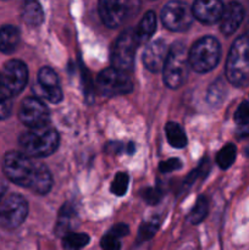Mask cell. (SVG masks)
<instances>
[{
    "instance_id": "1",
    "label": "cell",
    "mask_w": 249,
    "mask_h": 250,
    "mask_svg": "<svg viewBox=\"0 0 249 250\" xmlns=\"http://www.w3.org/2000/svg\"><path fill=\"white\" fill-rule=\"evenodd\" d=\"M5 176L15 185L43 195L51 189L53 177L43 163L29 158L21 151H9L2 160Z\"/></svg>"
},
{
    "instance_id": "2",
    "label": "cell",
    "mask_w": 249,
    "mask_h": 250,
    "mask_svg": "<svg viewBox=\"0 0 249 250\" xmlns=\"http://www.w3.org/2000/svg\"><path fill=\"white\" fill-rule=\"evenodd\" d=\"M60 137L58 131L49 125L41 128L23 132L19 139L21 153L33 159L46 158L58 149Z\"/></svg>"
},
{
    "instance_id": "3",
    "label": "cell",
    "mask_w": 249,
    "mask_h": 250,
    "mask_svg": "<svg viewBox=\"0 0 249 250\" xmlns=\"http://www.w3.org/2000/svg\"><path fill=\"white\" fill-rule=\"evenodd\" d=\"M227 80L236 87L249 85V37H238L229 49L226 62Z\"/></svg>"
},
{
    "instance_id": "4",
    "label": "cell",
    "mask_w": 249,
    "mask_h": 250,
    "mask_svg": "<svg viewBox=\"0 0 249 250\" xmlns=\"http://www.w3.org/2000/svg\"><path fill=\"white\" fill-rule=\"evenodd\" d=\"M189 51L181 42L173 44L168 50L164 66V82L171 89H178L186 83L189 72Z\"/></svg>"
},
{
    "instance_id": "5",
    "label": "cell",
    "mask_w": 249,
    "mask_h": 250,
    "mask_svg": "<svg viewBox=\"0 0 249 250\" xmlns=\"http://www.w3.org/2000/svg\"><path fill=\"white\" fill-rule=\"evenodd\" d=\"M221 56V46L214 37L198 39L189 50V65L195 72L205 73L216 67Z\"/></svg>"
},
{
    "instance_id": "6",
    "label": "cell",
    "mask_w": 249,
    "mask_h": 250,
    "mask_svg": "<svg viewBox=\"0 0 249 250\" xmlns=\"http://www.w3.org/2000/svg\"><path fill=\"white\" fill-rule=\"evenodd\" d=\"M139 46L133 29H126L117 37L111 54V61L114 68L124 72L132 70L134 63L136 50Z\"/></svg>"
},
{
    "instance_id": "7",
    "label": "cell",
    "mask_w": 249,
    "mask_h": 250,
    "mask_svg": "<svg viewBox=\"0 0 249 250\" xmlns=\"http://www.w3.org/2000/svg\"><path fill=\"white\" fill-rule=\"evenodd\" d=\"M28 214V203L21 194H10L0 203V226L15 229L21 226Z\"/></svg>"
},
{
    "instance_id": "8",
    "label": "cell",
    "mask_w": 249,
    "mask_h": 250,
    "mask_svg": "<svg viewBox=\"0 0 249 250\" xmlns=\"http://www.w3.org/2000/svg\"><path fill=\"white\" fill-rule=\"evenodd\" d=\"M97 87L100 94L105 97H116L127 94L133 88L131 77L128 73L116 68H105L98 75Z\"/></svg>"
},
{
    "instance_id": "9",
    "label": "cell",
    "mask_w": 249,
    "mask_h": 250,
    "mask_svg": "<svg viewBox=\"0 0 249 250\" xmlns=\"http://www.w3.org/2000/svg\"><path fill=\"white\" fill-rule=\"evenodd\" d=\"M193 12L189 5L183 1L167 2L161 10V21L164 26L173 32H185L192 26Z\"/></svg>"
},
{
    "instance_id": "10",
    "label": "cell",
    "mask_w": 249,
    "mask_h": 250,
    "mask_svg": "<svg viewBox=\"0 0 249 250\" xmlns=\"http://www.w3.org/2000/svg\"><path fill=\"white\" fill-rule=\"evenodd\" d=\"M28 81V70L21 60H10L4 65L0 75V87L15 97L24 89Z\"/></svg>"
},
{
    "instance_id": "11",
    "label": "cell",
    "mask_w": 249,
    "mask_h": 250,
    "mask_svg": "<svg viewBox=\"0 0 249 250\" xmlns=\"http://www.w3.org/2000/svg\"><path fill=\"white\" fill-rule=\"evenodd\" d=\"M19 117L22 124L29 129L41 128L49 124L50 112L42 100L37 98H27L20 106Z\"/></svg>"
},
{
    "instance_id": "12",
    "label": "cell",
    "mask_w": 249,
    "mask_h": 250,
    "mask_svg": "<svg viewBox=\"0 0 249 250\" xmlns=\"http://www.w3.org/2000/svg\"><path fill=\"white\" fill-rule=\"evenodd\" d=\"M132 6H134V2L102 0L99 1V15L105 26L116 28L126 21L131 14Z\"/></svg>"
},
{
    "instance_id": "13",
    "label": "cell",
    "mask_w": 249,
    "mask_h": 250,
    "mask_svg": "<svg viewBox=\"0 0 249 250\" xmlns=\"http://www.w3.org/2000/svg\"><path fill=\"white\" fill-rule=\"evenodd\" d=\"M41 97L45 98L48 102L60 103L62 100V90L60 87V81L55 71L50 67H42L38 72V84L34 87Z\"/></svg>"
},
{
    "instance_id": "14",
    "label": "cell",
    "mask_w": 249,
    "mask_h": 250,
    "mask_svg": "<svg viewBox=\"0 0 249 250\" xmlns=\"http://www.w3.org/2000/svg\"><path fill=\"white\" fill-rule=\"evenodd\" d=\"M168 50L170 48L167 46L164 39H156L151 42L150 44L146 45L143 53V63L150 72H159L164 68L167 59Z\"/></svg>"
},
{
    "instance_id": "15",
    "label": "cell",
    "mask_w": 249,
    "mask_h": 250,
    "mask_svg": "<svg viewBox=\"0 0 249 250\" xmlns=\"http://www.w3.org/2000/svg\"><path fill=\"white\" fill-rule=\"evenodd\" d=\"M225 5L219 0H198L193 4L192 12L194 19L205 24H212L220 21Z\"/></svg>"
},
{
    "instance_id": "16",
    "label": "cell",
    "mask_w": 249,
    "mask_h": 250,
    "mask_svg": "<svg viewBox=\"0 0 249 250\" xmlns=\"http://www.w3.org/2000/svg\"><path fill=\"white\" fill-rule=\"evenodd\" d=\"M244 7L239 2H228L224 7V12L220 19V29L225 36H231L238 29L244 20Z\"/></svg>"
},
{
    "instance_id": "17",
    "label": "cell",
    "mask_w": 249,
    "mask_h": 250,
    "mask_svg": "<svg viewBox=\"0 0 249 250\" xmlns=\"http://www.w3.org/2000/svg\"><path fill=\"white\" fill-rule=\"evenodd\" d=\"M21 41V33L17 27L5 24L0 28V51L4 54H12L16 51Z\"/></svg>"
},
{
    "instance_id": "18",
    "label": "cell",
    "mask_w": 249,
    "mask_h": 250,
    "mask_svg": "<svg viewBox=\"0 0 249 250\" xmlns=\"http://www.w3.org/2000/svg\"><path fill=\"white\" fill-rule=\"evenodd\" d=\"M77 211L71 204H65L59 212L58 221H56L55 231L60 236H66L71 233L75 226H77Z\"/></svg>"
},
{
    "instance_id": "19",
    "label": "cell",
    "mask_w": 249,
    "mask_h": 250,
    "mask_svg": "<svg viewBox=\"0 0 249 250\" xmlns=\"http://www.w3.org/2000/svg\"><path fill=\"white\" fill-rule=\"evenodd\" d=\"M156 28V16L154 14V11H146L145 15L143 16V19L141 20V22L137 26L134 34H136L137 42H138L139 45L146 43L149 39L153 37L154 32Z\"/></svg>"
},
{
    "instance_id": "20",
    "label": "cell",
    "mask_w": 249,
    "mask_h": 250,
    "mask_svg": "<svg viewBox=\"0 0 249 250\" xmlns=\"http://www.w3.org/2000/svg\"><path fill=\"white\" fill-rule=\"evenodd\" d=\"M22 19L28 26H39L44 20V12L41 4L37 1L24 2L22 9Z\"/></svg>"
},
{
    "instance_id": "21",
    "label": "cell",
    "mask_w": 249,
    "mask_h": 250,
    "mask_svg": "<svg viewBox=\"0 0 249 250\" xmlns=\"http://www.w3.org/2000/svg\"><path fill=\"white\" fill-rule=\"evenodd\" d=\"M165 132L166 137H167V142L170 143L171 146L182 149L187 146V137H186L183 128L178 124H176V122H168V124H166Z\"/></svg>"
},
{
    "instance_id": "22",
    "label": "cell",
    "mask_w": 249,
    "mask_h": 250,
    "mask_svg": "<svg viewBox=\"0 0 249 250\" xmlns=\"http://www.w3.org/2000/svg\"><path fill=\"white\" fill-rule=\"evenodd\" d=\"M88 243H89V236L87 233L71 232L62 237V247L65 250H81Z\"/></svg>"
},
{
    "instance_id": "23",
    "label": "cell",
    "mask_w": 249,
    "mask_h": 250,
    "mask_svg": "<svg viewBox=\"0 0 249 250\" xmlns=\"http://www.w3.org/2000/svg\"><path fill=\"white\" fill-rule=\"evenodd\" d=\"M208 211H209V204H208L207 198L199 197L193 209L188 214V222L192 225L200 224L207 217Z\"/></svg>"
},
{
    "instance_id": "24",
    "label": "cell",
    "mask_w": 249,
    "mask_h": 250,
    "mask_svg": "<svg viewBox=\"0 0 249 250\" xmlns=\"http://www.w3.org/2000/svg\"><path fill=\"white\" fill-rule=\"evenodd\" d=\"M237 156V148L234 144L228 143L221 149V150L217 153L216 155V163L222 170H227L228 167H231L232 164L234 163Z\"/></svg>"
},
{
    "instance_id": "25",
    "label": "cell",
    "mask_w": 249,
    "mask_h": 250,
    "mask_svg": "<svg viewBox=\"0 0 249 250\" xmlns=\"http://www.w3.org/2000/svg\"><path fill=\"white\" fill-rule=\"evenodd\" d=\"M129 177L126 172H119L115 176L114 181L111 183V192L117 197H122L126 194L127 188H128Z\"/></svg>"
},
{
    "instance_id": "26",
    "label": "cell",
    "mask_w": 249,
    "mask_h": 250,
    "mask_svg": "<svg viewBox=\"0 0 249 250\" xmlns=\"http://www.w3.org/2000/svg\"><path fill=\"white\" fill-rule=\"evenodd\" d=\"M12 95L0 87V120H5L12 112Z\"/></svg>"
},
{
    "instance_id": "27",
    "label": "cell",
    "mask_w": 249,
    "mask_h": 250,
    "mask_svg": "<svg viewBox=\"0 0 249 250\" xmlns=\"http://www.w3.org/2000/svg\"><path fill=\"white\" fill-rule=\"evenodd\" d=\"M159 224H160V222H159V220L156 219V217L155 219L149 220V221L146 222H143L141 229H139V241H148V239H150L151 237L156 233V231H158Z\"/></svg>"
},
{
    "instance_id": "28",
    "label": "cell",
    "mask_w": 249,
    "mask_h": 250,
    "mask_svg": "<svg viewBox=\"0 0 249 250\" xmlns=\"http://www.w3.org/2000/svg\"><path fill=\"white\" fill-rule=\"evenodd\" d=\"M224 92H225V87L221 83V81L215 82L214 84L210 87L209 93H208V100H209L210 104L211 105L220 104V103L222 102V99H224V94H222Z\"/></svg>"
},
{
    "instance_id": "29",
    "label": "cell",
    "mask_w": 249,
    "mask_h": 250,
    "mask_svg": "<svg viewBox=\"0 0 249 250\" xmlns=\"http://www.w3.org/2000/svg\"><path fill=\"white\" fill-rule=\"evenodd\" d=\"M102 249L103 250H120L121 249V242L119 237L112 234L111 232H107L102 238Z\"/></svg>"
},
{
    "instance_id": "30",
    "label": "cell",
    "mask_w": 249,
    "mask_h": 250,
    "mask_svg": "<svg viewBox=\"0 0 249 250\" xmlns=\"http://www.w3.org/2000/svg\"><path fill=\"white\" fill-rule=\"evenodd\" d=\"M234 121L241 125H249V103L243 102L234 112Z\"/></svg>"
},
{
    "instance_id": "31",
    "label": "cell",
    "mask_w": 249,
    "mask_h": 250,
    "mask_svg": "<svg viewBox=\"0 0 249 250\" xmlns=\"http://www.w3.org/2000/svg\"><path fill=\"white\" fill-rule=\"evenodd\" d=\"M181 167H182V163H181L180 159H176V158L163 161V163H160V165H159V168H160L161 172L164 173H168V172H172V171L180 170Z\"/></svg>"
},
{
    "instance_id": "32",
    "label": "cell",
    "mask_w": 249,
    "mask_h": 250,
    "mask_svg": "<svg viewBox=\"0 0 249 250\" xmlns=\"http://www.w3.org/2000/svg\"><path fill=\"white\" fill-rule=\"evenodd\" d=\"M161 197H163V193H161V190L156 187L148 188V189H145L143 192L144 200L151 205H154V204H156V203L160 202Z\"/></svg>"
},
{
    "instance_id": "33",
    "label": "cell",
    "mask_w": 249,
    "mask_h": 250,
    "mask_svg": "<svg viewBox=\"0 0 249 250\" xmlns=\"http://www.w3.org/2000/svg\"><path fill=\"white\" fill-rule=\"evenodd\" d=\"M109 232H111L112 234H115L116 237L121 238V237L127 236V234H128L129 229H128V226H127V225L119 224V225H115V226L112 227Z\"/></svg>"
},
{
    "instance_id": "34",
    "label": "cell",
    "mask_w": 249,
    "mask_h": 250,
    "mask_svg": "<svg viewBox=\"0 0 249 250\" xmlns=\"http://www.w3.org/2000/svg\"><path fill=\"white\" fill-rule=\"evenodd\" d=\"M237 136L239 138H246L249 137V125H241L237 129Z\"/></svg>"
},
{
    "instance_id": "35",
    "label": "cell",
    "mask_w": 249,
    "mask_h": 250,
    "mask_svg": "<svg viewBox=\"0 0 249 250\" xmlns=\"http://www.w3.org/2000/svg\"><path fill=\"white\" fill-rule=\"evenodd\" d=\"M6 189H7L6 183H5L4 181H2L1 178H0V203H1L2 200H4L5 193H6Z\"/></svg>"
},
{
    "instance_id": "36",
    "label": "cell",
    "mask_w": 249,
    "mask_h": 250,
    "mask_svg": "<svg viewBox=\"0 0 249 250\" xmlns=\"http://www.w3.org/2000/svg\"><path fill=\"white\" fill-rule=\"evenodd\" d=\"M246 36L249 37V15H248V21H247V33Z\"/></svg>"
}]
</instances>
